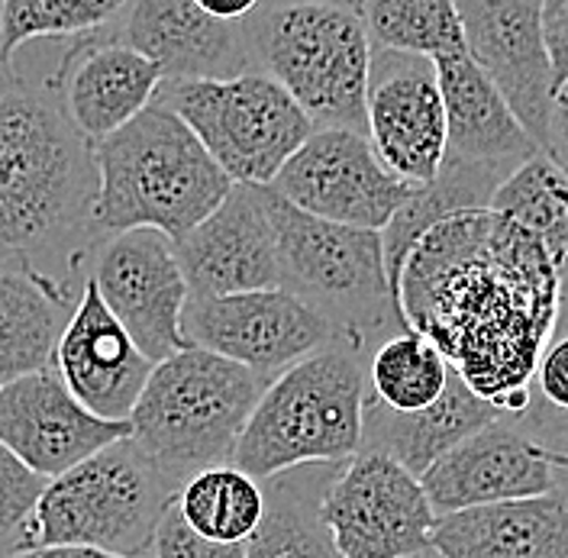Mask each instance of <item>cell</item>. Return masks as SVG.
Instances as JSON below:
<instances>
[{
	"instance_id": "7402d4cb",
	"label": "cell",
	"mask_w": 568,
	"mask_h": 558,
	"mask_svg": "<svg viewBox=\"0 0 568 558\" xmlns=\"http://www.w3.org/2000/svg\"><path fill=\"white\" fill-rule=\"evenodd\" d=\"M443 558H568V494L500 500L436 517Z\"/></svg>"
},
{
	"instance_id": "3957f363",
	"label": "cell",
	"mask_w": 568,
	"mask_h": 558,
	"mask_svg": "<svg viewBox=\"0 0 568 558\" xmlns=\"http://www.w3.org/2000/svg\"><path fill=\"white\" fill-rule=\"evenodd\" d=\"M91 152L98 169L91 230L104 240L140 226L178 240L233 187L187 123L159 101Z\"/></svg>"
},
{
	"instance_id": "f35d334b",
	"label": "cell",
	"mask_w": 568,
	"mask_h": 558,
	"mask_svg": "<svg viewBox=\"0 0 568 558\" xmlns=\"http://www.w3.org/2000/svg\"><path fill=\"white\" fill-rule=\"evenodd\" d=\"M17 84H20V81H17V74H13L10 55H7V49H3V35H0V94L10 91V88H17Z\"/></svg>"
},
{
	"instance_id": "d6a6232c",
	"label": "cell",
	"mask_w": 568,
	"mask_h": 558,
	"mask_svg": "<svg viewBox=\"0 0 568 558\" xmlns=\"http://www.w3.org/2000/svg\"><path fill=\"white\" fill-rule=\"evenodd\" d=\"M152 558H246V542H213L184 524L175 500L152 536Z\"/></svg>"
},
{
	"instance_id": "44dd1931",
	"label": "cell",
	"mask_w": 568,
	"mask_h": 558,
	"mask_svg": "<svg viewBox=\"0 0 568 558\" xmlns=\"http://www.w3.org/2000/svg\"><path fill=\"white\" fill-rule=\"evenodd\" d=\"M120 42L152 59L165 81L233 78L252 69L243 23L216 20L194 0H133Z\"/></svg>"
},
{
	"instance_id": "7c38bea8",
	"label": "cell",
	"mask_w": 568,
	"mask_h": 558,
	"mask_svg": "<svg viewBox=\"0 0 568 558\" xmlns=\"http://www.w3.org/2000/svg\"><path fill=\"white\" fill-rule=\"evenodd\" d=\"M181 326L191 346L233 358L265 382L339 339L326 316L284 287L187 297Z\"/></svg>"
},
{
	"instance_id": "e0dca14e",
	"label": "cell",
	"mask_w": 568,
	"mask_h": 558,
	"mask_svg": "<svg viewBox=\"0 0 568 558\" xmlns=\"http://www.w3.org/2000/svg\"><path fill=\"white\" fill-rule=\"evenodd\" d=\"M123 436L130 423L91 414L52 365L0 387V443L42 478L69 471Z\"/></svg>"
},
{
	"instance_id": "ba28073f",
	"label": "cell",
	"mask_w": 568,
	"mask_h": 558,
	"mask_svg": "<svg viewBox=\"0 0 568 558\" xmlns=\"http://www.w3.org/2000/svg\"><path fill=\"white\" fill-rule=\"evenodd\" d=\"M275 226L278 287L326 316L343 339H358L385 323L404 329L394 307L378 230L320 220L265 187Z\"/></svg>"
},
{
	"instance_id": "4fadbf2b",
	"label": "cell",
	"mask_w": 568,
	"mask_h": 558,
	"mask_svg": "<svg viewBox=\"0 0 568 558\" xmlns=\"http://www.w3.org/2000/svg\"><path fill=\"white\" fill-rule=\"evenodd\" d=\"M91 281L110 314L152 362L191 346L181 326L191 294L178 265L175 243L165 233L140 226L106 236L94 255Z\"/></svg>"
},
{
	"instance_id": "f546056e",
	"label": "cell",
	"mask_w": 568,
	"mask_h": 558,
	"mask_svg": "<svg viewBox=\"0 0 568 558\" xmlns=\"http://www.w3.org/2000/svg\"><path fill=\"white\" fill-rule=\"evenodd\" d=\"M133 0H0V35L7 55L42 35L98 33L123 20Z\"/></svg>"
},
{
	"instance_id": "52a82bcc",
	"label": "cell",
	"mask_w": 568,
	"mask_h": 558,
	"mask_svg": "<svg viewBox=\"0 0 568 558\" xmlns=\"http://www.w3.org/2000/svg\"><path fill=\"white\" fill-rule=\"evenodd\" d=\"M178 488L133 436H123L45 481L20 549L91 546L113 556L152 558L155 526Z\"/></svg>"
},
{
	"instance_id": "ab89813d",
	"label": "cell",
	"mask_w": 568,
	"mask_h": 558,
	"mask_svg": "<svg viewBox=\"0 0 568 558\" xmlns=\"http://www.w3.org/2000/svg\"><path fill=\"white\" fill-rule=\"evenodd\" d=\"M407 558H443V556L429 546V549H424V552H417V556H407Z\"/></svg>"
},
{
	"instance_id": "7a4b0ae2",
	"label": "cell",
	"mask_w": 568,
	"mask_h": 558,
	"mask_svg": "<svg viewBox=\"0 0 568 558\" xmlns=\"http://www.w3.org/2000/svg\"><path fill=\"white\" fill-rule=\"evenodd\" d=\"M98 194L94 152L59 104L23 84L0 94V258L33 265L91 230Z\"/></svg>"
},
{
	"instance_id": "30bf717a",
	"label": "cell",
	"mask_w": 568,
	"mask_h": 558,
	"mask_svg": "<svg viewBox=\"0 0 568 558\" xmlns=\"http://www.w3.org/2000/svg\"><path fill=\"white\" fill-rule=\"evenodd\" d=\"M343 558H407L429 549L436 510L424 485L382 449L355 453L317 507Z\"/></svg>"
},
{
	"instance_id": "cb8c5ba5",
	"label": "cell",
	"mask_w": 568,
	"mask_h": 558,
	"mask_svg": "<svg viewBox=\"0 0 568 558\" xmlns=\"http://www.w3.org/2000/svg\"><path fill=\"white\" fill-rule=\"evenodd\" d=\"M71 311L65 287L20 258H0V387L52 365Z\"/></svg>"
},
{
	"instance_id": "74e56055",
	"label": "cell",
	"mask_w": 568,
	"mask_h": 558,
	"mask_svg": "<svg viewBox=\"0 0 568 558\" xmlns=\"http://www.w3.org/2000/svg\"><path fill=\"white\" fill-rule=\"evenodd\" d=\"M201 10H207L216 20H230V23H240L246 20L248 13L262 3V0H194Z\"/></svg>"
},
{
	"instance_id": "5b68a950",
	"label": "cell",
	"mask_w": 568,
	"mask_h": 558,
	"mask_svg": "<svg viewBox=\"0 0 568 558\" xmlns=\"http://www.w3.org/2000/svg\"><path fill=\"white\" fill-rule=\"evenodd\" d=\"M365 446V372L339 339L262 387L233 465L268 481L301 465L349 461Z\"/></svg>"
},
{
	"instance_id": "9a60e30c",
	"label": "cell",
	"mask_w": 568,
	"mask_h": 558,
	"mask_svg": "<svg viewBox=\"0 0 568 558\" xmlns=\"http://www.w3.org/2000/svg\"><path fill=\"white\" fill-rule=\"evenodd\" d=\"M542 0H456L465 52L504 94L536 145L549 152L552 65L539 20Z\"/></svg>"
},
{
	"instance_id": "8fae6325",
	"label": "cell",
	"mask_w": 568,
	"mask_h": 558,
	"mask_svg": "<svg viewBox=\"0 0 568 558\" xmlns=\"http://www.w3.org/2000/svg\"><path fill=\"white\" fill-rule=\"evenodd\" d=\"M265 187L311 216L378 233L414 194L355 130H314Z\"/></svg>"
},
{
	"instance_id": "603a6c76",
	"label": "cell",
	"mask_w": 568,
	"mask_h": 558,
	"mask_svg": "<svg viewBox=\"0 0 568 558\" xmlns=\"http://www.w3.org/2000/svg\"><path fill=\"white\" fill-rule=\"evenodd\" d=\"M433 65L446 106V155L462 162L520 165L532 152H542L468 52L439 55Z\"/></svg>"
},
{
	"instance_id": "d590c367",
	"label": "cell",
	"mask_w": 568,
	"mask_h": 558,
	"mask_svg": "<svg viewBox=\"0 0 568 558\" xmlns=\"http://www.w3.org/2000/svg\"><path fill=\"white\" fill-rule=\"evenodd\" d=\"M549 155L568 172V81L552 94V120H549Z\"/></svg>"
},
{
	"instance_id": "8992f818",
	"label": "cell",
	"mask_w": 568,
	"mask_h": 558,
	"mask_svg": "<svg viewBox=\"0 0 568 558\" xmlns=\"http://www.w3.org/2000/svg\"><path fill=\"white\" fill-rule=\"evenodd\" d=\"M252 368L201 346L155 362L130 414V436L178 485L233 461V449L265 387Z\"/></svg>"
},
{
	"instance_id": "e575fe53",
	"label": "cell",
	"mask_w": 568,
	"mask_h": 558,
	"mask_svg": "<svg viewBox=\"0 0 568 558\" xmlns=\"http://www.w3.org/2000/svg\"><path fill=\"white\" fill-rule=\"evenodd\" d=\"M539 20H542V39L552 65V84L559 88L568 81V0H542Z\"/></svg>"
},
{
	"instance_id": "836d02e7",
	"label": "cell",
	"mask_w": 568,
	"mask_h": 558,
	"mask_svg": "<svg viewBox=\"0 0 568 558\" xmlns=\"http://www.w3.org/2000/svg\"><path fill=\"white\" fill-rule=\"evenodd\" d=\"M536 382L542 397L568 414V333L546 343V349L536 362Z\"/></svg>"
},
{
	"instance_id": "277c9868",
	"label": "cell",
	"mask_w": 568,
	"mask_h": 558,
	"mask_svg": "<svg viewBox=\"0 0 568 558\" xmlns=\"http://www.w3.org/2000/svg\"><path fill=\"white\" fill-rule=\"evenodd\" d=\"M243 23L252 69L275 78L314 130L365 133L372 39L355 7L262 0Z\"/></svg>"
},
{
	"instance_id": "5bb4252c",
	"label": "cell",
	"mask_w": 568,
	"mask_h": 558,
	"mask_svg": "<svg viewBox=\"0 0 568 558\" xmlns=\"http://www.w3.org/2000/svg\"><path fill=\"white\" fill-rule=\"evenodd\" d=\"M365 136L410 187H424L439 175L446 162V106L433 59L372 49Z\"/></svg>"
},
{
	"instance_id": "2e32d148",
	"label": "cell",
	"mask_w": 568,
	"mask_h": 558,
	"mask_svg": "<svg viewBox=\"0 0 568 558\" xmlns=\"http://www.w3.org/2000/svg\"><path fill=\"white\" fill-rule=\"evenodd\" d=\"M172 243L191 297L278 287V252L265 184H233L197 226Z\"/></svg>"
},
{
	"instance_id": "83f0119b",
	"label": "cell",
	"mask_w": 568,
	"mask_h": 558,
	"mask_svg": "<svg viewBox=\"0 0 568 558\" xmlns=\"http://www.w3.org/2000/svg\"><path fill=\"white\" fill-rule=\"evenodd\" d=\"M358 13L375 49L426 59L465 52L456 0H365Z\"/></svg>"
},
{
	"instance_id": "ac0fdd59",
	"label": "cell",
	"mask_w": 568,
	"mask_h": 558,
	"mask_svg": "<svg viewBox=\"0 0 568 558\" xmlns=\"http://www.w3.org/2000/svg\"><path fill=\"white\" fill-rule=\"evenodd\" d=\"M52 368L91 414L130 423L155 362L133 343L88 278L55 343Z\"/></svg>"
},
{
	"instance_id": "4316f807",
	"label": "cell",
	"mask_w": 568,
	"mask_h": 558,
	"mask_svg": "<svg viewBox=\"0 0 568 558\" xmlns=\"http://www.w3.org/2000/svg\"><path fill=\"white\" fill-rule=\"evenodd\" d=\"M175 507L184 524L204 539L246 542L268 510V497L258 478L226 461L184 478L175 494Z\"/></svg>"
},
{
	"instance_id": "60d3db41",
	"label": "cell",
	"mask_w": 568,
	"mask_h": 558,
	"mask_svg": "<svg viewBox=\"0 0 568 558\" xmlns=\"http://www.w3.org/2000/svg\"><path fill=\"white\" fill-rule=\"evenodd\" d=\"M333 3H346V7H355V10H358V7H362L365 0H333Z\"/></svg>"
},
{
	"instance_id": "484cf974",
	"label": "cell",
	"mask_w": 568,
	"mask_h": 558,
	"mask_svg": "<svg viewBox=\"0 0 568 558\" xmlns=\"http://www.w3.org/2000/svg\"><path fill=\"white\" fill-rule=\"evenodd\" d=\"M488 210L530 233L568 278V172L549 152H532L514 165L495 187Z\"/></svg>"
},
{
	"instance_id": "d4e9b609",
	"label": "cell",
	"mask_w": 568,
	"mask_h": 558,
	"mask_svg": "<svg viewBox=\"0 0 568 558\" xmlns=\"http://www.w3.org/2000/svg\"><path fill=\"white\" fill-rule=\"evenodd\" d=\"M385 414L388 417L378 423L375 449L397 458L417 478L439 455H446L453 446H459L462 439H468L471 433L491 426L500 417L495 404L475 394L453 365H449V382L443 387V394L429 407L410 410V414H394V410H385Z\"/></svg>"
},
{
	"instance_id": "ffe728a7",
	"label": "cell",
	"mask_w": 568,
	"mask_h": 558,
	"mask_svg": "<svg viewBox=\"0 0 568 558\" xmlns=\"http://www.w3.org/2000/svg\"><path fill=\"white\" fill-rule=\"evenodd\" d=\"M165 74L120 39L78 42L59 69V110L69 126L98 145L155 101Z\"/></svg>"
},
{
	"instance_id": "4dcf8cb0",
	"label": "cell",
	"mask_w": 568,
	"mask_h": 558,
	"mask_svg": "<svg viewBox=\"0 0 568 558\" xmlns=\"http://www.w3.org/2000/svg\"><path fill=\"white\" fill-rule=\"evenodd\" d=\"M246 558H343L317 510L282 497L246 539Z\"/></svg>"
},
{
	"instance_id": "6da1fadb",
	"label": "cell",
	"mask_w": 568,
	"mask_h": 558,
	"mask_svg": "<svg viewBox=\"0 0 568 558\" xmlns=\"http://www.w3.org/2000/svg\"><path fill=\"white\" fill-rule=\"evenodd\" d=\"M562 284L530 233L495 210H462L410 245L397 314L500 410L536 372L562 311Z\"/></svg>"
},
{
	"instance_id": "f1b7e54d",
	"label": "cell",
	"mask_w": 568,
	"mask_h": 558,
	"mask_svg": "<svg viewBox=\"0 0 568 558\" xmlns=\"http://www.w3.org/2000/svg\"><path fill=\"white\" fill-rule=\"evenodd\" d=\"M372 390L375 400L394 410L410 414L429 407L449 382V362L417 329H400L372 355Z\"/></svg>"
},
{
	"instance_id": "8d00e7d4",
	"label": "cell",
	"mask_w": 568,
	"mask_h": 558,
	"mask_svg": "<svg viewBox=\"0 0 568 558\" xmlns=\"http://www.w3.org/2000/svg\"><path fill=\"white\" fill-rule=\"evenodd\" d=\"M0 558H130V556H113V552L91 549V546H27V549L3 552Z\"/></svg>"
},
{
	"instance_id": "1f68e13d",
	"label": "cell",
	"mask_w": 568,
	"mask_h": 558,
	"mask_svg": "<svg viewBox=\"0 0 568 558\" xmlns=\"http://www.w3.org/2000/svg\"><path fill=\"white\" fill-rule=\"evenodd\" d=\"M49 478L36 475L27 461H20L0 443V556L23 546L30 514Z\"/></svg>"
},
{
	"instance_id": "9c48e42d",
	"label": "cell",
	"mask_w": 568,
	"mask_h": 558,
	"mask_svg": "<svg viewBox=\"0 0 568 558\" xmlns=\"http://www.w3.org/2000/svg\"><path fill=\"white\" fill-rule=\"evenodd\" d=\"M159 104L175 110L233 184H272L314 133L311 116L265 71L162 81Z\"/></svg>"
},
{
	"instance_id": "d6986e66",
	"label": "cell",
	"mask_w": 568,
	"mask_h": 558,
	"mask_svg": "<svg viewBox=\"0 0 568 558\" xmlns=\"http://www.w3.org/2000/svg\"><path fill=\"white\" fill-rule=\"evenodd\" d=\"M420 485L436 517H446L468 507L549 494L556 490V468L546 461V446L491 423L439 455L420 475Z\"/></svg>"
}]
</instances>
